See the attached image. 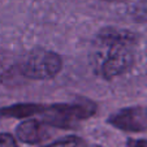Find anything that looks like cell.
I'll return each mask as SVG.
<instances>
[{"label":"cell","instance_id":"obj_1","mask_svg":"<svg viewBox=\"0 0 147 147\" xmlns=\"http://www.w3.org/2000/svg\"><path fill=\"white\" fill-rule=\"evenodd\" d=\"M134 61V35L124 30H103L94 42L91 64L103 78L125 73Z\"/></svg>","mask_w":147,"mask_h":147},{"label":"cell","instance_id":"obj_2","mask_svg":"<svg viewBox=\"0 0 147 147\" xmlns=\"http://www.w3.org/2000/svg\"><path fill=\"white\" fill-rule=\"evenodd\" d=\"M95 112V104L91 102H76V103H59L50 107H45L43 122L53 126L68 128L77 121L90 117Z\"/></svg>","mask_w":147,"mask_h":147},{"label":"cell","instance_id":"obj_3","mask_svg":"<svg viewBox=\"0 0 147 147\" xmlns=\"http://www.w3.org/2000/svg\"><path fill=\"white\" fill-rule=\"evenodd\" d=\"M63 67L61 57L53 51L33 50L22 64V72L31 80H50L60 72Z\"/></svg>","mask_w":147,"mask_h":147},{"label":"cell","instance_id":"obj_4","mask_svg":"<svg viewBox=\"0 0 147 147\" xmlns=\"http://www.w3.org/2000/svg\"><path fill=\"white\" fill-rule=\"evenodd\" d=\"M108 122L124 131H144L147 129V109L143 108H124L112 113Z\"/></svg>","mask_w":147,"mask_h":147},{"label":"cell","instance_id":"obj_5","mask_svg":"<svg viewBox=\"0 0 147 147\" xmlns=\"http://www.w3.org/2000/svg\"><path fill=\"white\" fill-rule=\"evenodd\" d=\"M16 136L24 143H39L47 137V124L40 120L28 119L16 128Z\"/></svg>","mask_w":147,"mask_h":147},{"label":"cell","instance_id":"obj_6","mask_svg":"<svg viewBox=\"0 0 147 147\" xmlns=\"http://www.w3.org/2000/svg\"><path fill=\"white\" fill-rule=\"evenodd\" d=\"M45 111V106L25 103V104H16L12 107H5L0 109V116L3 117H17V119H26L34 115H42Z\"/></svg>","mask_w":147,"mask_h":147},{"label":"cell","instance_id":"obj_7","mask_svg":"<svg viewBox=\"0 0 147 147\" xmlns=\"http://www.w3.org/2000/svg\"><path fill=\"white\" fill-rule=\"evenodd\" d=\"M45 147H86L85 141L78 137H68L64 139H59L51 144H47Z\"/></svg>","mask_w":147,"mask_h":147},{"label":"cell","instance_id":"obj_8","mask_svg":"<svg viewBox=\"0 0 147 147\" xmlns=\"http://www.w3.org/2000/svg\"><path fill=\"white\" fill-rule=\"evenodd\" d=\"M0 147H17V142L11 134L0 133Z\"/></svg>","mask_w":147,"mask_h":147},{"label":"cell","instance_id":"obj_9","mask_svg":"<svg viewBox=\"0 0 147 147\" xmlns=\"http://www.w3.org/2000/svg\"><path fill=\"white\" fill-rule=\"evenodd\" d=\"M128 147H147V139H130Z\"/></svg>","mask_w":147,"mask_h":147},{"label":"cell","instance_id":"obj_10","mask_svg":"<svg viewBox=\"0 0 147 147\" xmlns=\"http://www.w3.org/2000/svg\"><path fill=\"white\" fill-rule=\"evenodd\" d=\"M94 147H100V146H94Z\"/></svg>","mask_w":147,"mask_h":147}]
</instances>
